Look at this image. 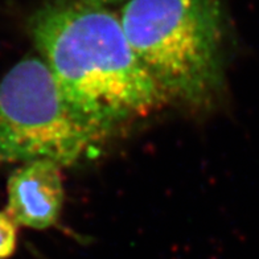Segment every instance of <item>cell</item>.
Here are the masks:
<instances>
[{"mask_svg": "<svg viewBox=\"0 0 259 259\" xmlns=\"http://www.w3.org/2000/svg\"><path fill=\"white\" fill-rule=\"evenodd\" d=\"M85 2H89V3H93V4H99V6H103V4L113 3V2H116V0H85Z\"/></svg>", "mask_w": 259, "mask_h": 259, "instance_id": "cell-6", "label": "cell"}, {"mask_svg": "<svg viewBox=\"0 0 259 259\" xmlns=\"http://www.w3.org/2000/svg\"><path fill=\"white\" fill-rule=\"evenodd\" d=\"M102 137L73 111L42 58H23L0 79V165L78 163Z\"/></svg>", "mask_w": 259, "mask_h": 259, "instance_id": "cell-3", "label": "cell"}, {"mask_svg": "<svg viewBox=\"0 0 259 259\" xmlns=\"http://www.w3.org/2000/svg\"><path fill=\"white\" fill-rule=\"evenodd\" d=\"M7 214L17 225L45 230L61 215L65 192L61 167L49 160L24 163L8 180Z\"/></svg>", "mask_w": 259, "mask_h": 259, "instance_id": "cell-4", "label": "cell"}, {"mask_svg": "<svg viewBox=\"0 0 259 259\" xmlns=\"http://www.w3.org/2000/svg\"><path fill=\"white\" fill-rule=\"evenodd\" d=\"M17 224L0 211V259H10L17 249Z\"/></svg>", "mask_w": 259, "mask_h": 259, "instance_id": "cell-5", "label": "cell"}, {"mask_svg": "<svg viewBox=\"0 0 259 259\" xmlns=\"http://www.w3.org/2000/svg\"><path fill=\"white\" fill-rule=\"evenodd\" d=\"M119 19L130 47L165 99L200 107L221 93V0H128Z\"/></svg>", "mask_w": 259, "mask_h": 259, "instance_id": "cell-2", "label": "cell"}, {"mask_svg": "<svg viewBox=\"0 0 259 259\" xmlns=\"http://www.w3.org/2000/svg\"><path fill=\"white\" fill-rule=\"evenodd\" d=\"M29 32L73 111L102 138L167 101L105 6L55 0L32 15Z\"/></svg>", "mask_w": 259, "mask_h": 259, "instance_id": "cell-1", "label": "cell"}]
</instances>
